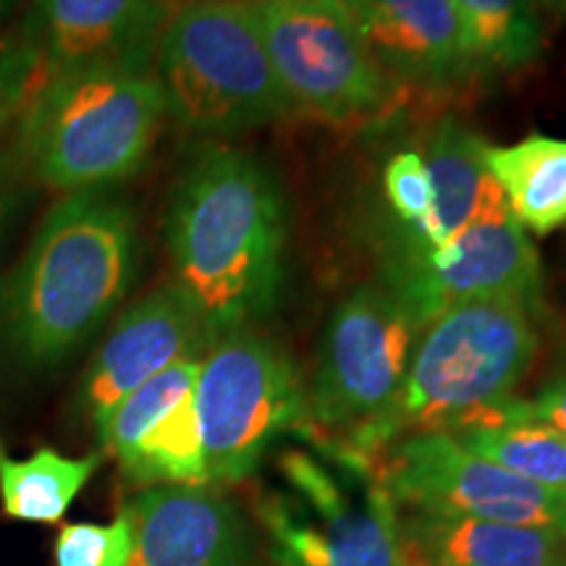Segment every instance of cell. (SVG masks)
I'll return each mask as SVG.
<instances>
[{
    "label": "cell",
    "mask_w": 566,
    "mask_h": 566,
    "mask_svg": "<svg viewBox=\"0 0 566 566\" xmlns=\"http://www.w3.org/2000/svg\"><path fill=\"white\" fill-rule=\"evenodd\" d=\"M485 160L522 229L535 233L564 229L566 139L527 134L516 145L488 147Z\"/></svg>",
    "instance_id": "19"
},
{
    "label": "cell",
    "mask_w": 566,
    "mask_h": 566,
    "mask_svg": "<svg viewBox=\"0 0 566 566\" xmlns=\"http://www.w3.org/2000/svg\"><path fill=\"white\" fill-rule=\"evenodd\" d=\"M250 3H268V0H250Z\"/></svg>",
    "instance_id": "29"
},
{
    "label": "cell",
    "mask_w": 566,
    "mask_h": 566,
    "mask_svg": "<svg viewBox=\"0 0 566 566\" xmlns=\"http://www.w3.org/2000/svg\"><path fill=\"white\" fill-rule=\"evenodd\" d=\"M132 522L122 509L111 525L76 522L63 525L55 537V566H129Z\"/></svg>",
    "instance_id": "23"
},
{
    "label": "cell",
    "mask_w": 566,
    "mask_h": 566,
    "mask_svg": "<svg viewBox=\"0 0 566 566\" xmlns=\"http://www.w3.org/2000/svg\"><path fill=\"white\" fill-rule=\"evenodd\" d=\"M378 475L399 509L472 516L566 537V495L530 483L449 433L407 436L384 451Z\"/></svg>",
    "instance_id": "10"
},
{
    "label": "cell",
    "mask_w": 566,
    "mask_h": 566,
    "mask_svg": "<svg viewBox=\"0 0 566 566\" xmlns=\"http://www.w3.org/2000/svg\"><path fill=\"white\" fill-rule=\"evenodd\" d=\"M535 3H541L543 9H548L554 13H566V0H535Z\"/></svg>",
    "instance_id": "27"
},
{
    "label": "cell",
    "mask_w": 566,
    "mask_h": 566,
    "mask_svg": "<svg viewBox=\"0 0 566 566\" xmlns=\"http://www.w3.org/2000/svg\"><path fill=\"white\" fill-rule=\"evenodd\" d=\"M202 357L179 359L111 409L97 433L129 483L208 485L197 378Z\"/></svg>",
    "instance_id": "12"
},
{
    "label": "cell",
    "mask_w": 566,
    "mask_h": 566,
    "mask_svg": "<svg viewBox=\"0 0 566 566\" xmlns=\"http://www.w3.org/2000/svg\"><path fill=\"white\" fill-rule=\"evenodd\" d=\"M129 566H247L250 533L237 506L208 485H155L122 506Z\"/></svg>",
    "instance_id": "15"
},
{
    "label": "cell",
    "mask_w": 566,
    "mask_h": 566,
    "mask_svg": "<svg viewBox=\"0 0 566 566\" xmlns=\"http://www.w3.org/2000/svg\"><path fill=\"white\" fill-rule=\"evenodd\" d=\"M258 17L294 108L344 124L391 101V76L375 61L344 0H268L258 3Z\"/></svg>",
    "instance_id": "8"
},
{
    "label": "cell",
    "mask_w": 566,
    "mask_h": 566,
    "mask_svg": "<svg viewBox=\"0 0 566 566\" xmlns=\"http://www.w3.org/2000/svg\"><path fill=\"white\" fill-rule=\"evenodd\" d=\"M208 485L242 483L275 438L307 422V396L289 354L250 325L218 336L197 378Z\"/></svg>",
    "instance_id": "7"
},
{
    "label": "cell",
    "mask_w": 566,
    "mask_h": 566,
    "mask_svg": "<svg viewBox=\"0 0 566 566\" xmlns=\"http://www.w3.org/2000/svg\"><path fill=\"white\" fill-rule=\"evenodd\" d=\"M42 82V61L32 42L0 45V132L21 116Z\"/></svg>",
    "instance_id": "25"
},
{
    "label": "cell",
    "mask_w": 566,
    "mask_h": 566,
    "mask_svg": "<svg viewBox=\"0 0 566 566\" xmlns=\"http://www.w3.org/2000/svg\"><path fill=\"white\" fill-rule=\"evenodd\" d=\"M101 457H63L53 449H38L30 459H9L0 451V495L6 514L32 525H55L66 516Z\"/></svg>",
    "instance_id": "20"
},
{
    "label": "cell",
    "mask_w": 566,
    "mask_h": 566,
    "mask_svg": "<svg viewBox=\"0 0 566 566\" xmlns=\"http://www.w3.org/2000/svg\"><path fill=\"white\" fill-rule=\"evenodd\" d=\"M286 233V197L263 160L237 147H208L189 163L168 205L166 242L174 283L212 338L275 307Z\"/></svg>",
    "instance_id": "1"
},
{
    "label": "cell",
    "mask_w": 566,
    "mask_h": 566,
    "mask_svg": "<svg viewBox=\"0 0 566 566\" xmlns=\"http://www.w3.org/2000/svg\"><path fill=\"white\" fill-rule=\"evenodd\" d=\"M537 354L533 310L514 300H475L443 310L420 331L399 401L386 420L346 438L342 454L373 462L420 433L527 422L514 396Z\"/></svg>",
    "instance_id": "2"
},
{
    "label": "cell",
    "mask_w": 566,
    "mask_h": 566,
    "mask_svg": "<svg viewBox=\"0 0 566 566\" xmlns=\"http://www.w3.org/2000/svg\"><path fill=\"white\" fill-rule=\"evenodd\" d=\"M478 66L516 69L541 53L535 0H454Z\"/></svg>",
    "instance_id": "22"
},
{
    "label": "cell",
    "mask_w": 566,
    "mask_h": 566,
    "mask_svg": "<svg viewBox=\"0 0 566 566\" xmlns=\"http://www.w3.org/2000/svg\"><path fill=\"white\" fill-rule=\"evenodd\" d=\"M212 334L176 283L134 302L118 317L90 367L84 401L95 428L118 401L179 359L210 349Z\"/></svg>",
    "instance_id": "13"
},
{
    "label": "cell",
    "mask_w": 566,
    "mask_h": 566,
    "mask_svg": "<svg viewBox=\"0 0 566 566\" xmlns=\"http://www.w3.org/2000/svg\"><path fill=\"white\" fill-rule=\"evenodd\" d=\"M342 470L289 451L281 457L286 493L260 501V520L281 566H405L399 504L373 462L336 454Z\"/></svg>",
    "instance_id": "6"
},
{
    "label": "cell",
    "mask_w": 566,
    "mask_h": 566,
    "mask_svg": "<svg viewBox=\"0 0 566 566\" xmlns=\"http://www.w3.org/2000/svg\"><path fill=\"white\" fill-rule=\"evenodd\" d=\"M488 145L459 118H443L430 132L424 166L433 184V208L420 229L405 237V247L433 250L454 239L472 221L509 210L501 187L485 160Z\"/></svg>",
    "instance_id": "18"
},
{
    "label": "cell",
    "mask_w": 566,
    "mask_h": 566,
    "mask_svg": "<svg viewBox=\"0 0 566 566\" xmlns=\"http://www.w3.org/2000/svg\"><path fill=\"white\" fill-rule=\"evenodd\" d=\"M388 76L449 87L480 69L454 0H344Z\"/></svg>",
    "instance_id": "16"
},
{
    "label": "cell",
    "mask_w": 566,
    "mask_h": 566,
    "mask_svg": "<svg viewBox=\"0 0 566 566\" xmlns=\"http://www.w3.org/2000/svg\"><path fill=\"white\" fill-rule=\"evenodd\" d=\"M386 289L420 331L462 302L514 300L535 310L543 294L541 258L512 210H504L478 218L433 250L401 244L388 263Z\"/></svg>",
    "instance_id": "11"
},
{
    "label": "cell",
    "mask_w": 566,
    "mask_h": 566,
    "mask_svg": "<svg viewBox=\"0 0 566 566\" xmlns=\"http://www.w3.org/2000/svg\"><path fill=\"white\" fill-rule=\"evenodd\" d=\"M9 210H11V200L0 192V231H3L6 221H9Z\"/></svg>",
    "instance_id": "28"
},
{
    "label": "cell",
    "mask_w": 566,
    "mask_h": 566,
    "mask_svg": "<svg viewBox=\"0 0 566 566\" xmlns=\"http://www.w3.org/2000/svg\"><path fill=\"white\" fill-rule=\"evenodd\" d=\"M420 325L384 286H359L325 325L307 417L357 433L386 420L407 384Z\"/></svg>",
    "instance_id": "9"
},
{
    "label": "cell",
    "mask_w": 566,
    "mask_h": 566,
    "mask_svg": "<svg viewBox=\"0 0 566 566\" xmlns=\"http://www.w3.org/2000/svg\"><path fill=\"white\" fill-rule=\"evenodd\" d=\"M166 0H34L42 80L101 66L155 69Z\"/></svg>",
    "instance_id": "14"
},
{
    "label": "cell",
    "mask_w": 566,
    "mask_h": 566,
    "mask_svg": "<svg viewBox=\"0 0 566 566\" xmlns=\"http://www.w3.org/2000/svg\"><path fill=\"white\" fill-rule=\"evenodd\" d=\"M386 200L401 223L417 231L433 208V184L420 153L405 150L388 160L384 174Z\"/></svg>",
    "instance_id": "24"
},
{
    "label": "cell",
    "mask_w": 566,
    "mask_h": 566,
    "mask_svg": "<svg viewBox=\"0 0 566 566\" xmlns=\"http://www.w3.org/2000/svg\"><path fill=\"white\" fill-rule=\"evenodd\" d=\"M405 566H566V537L472 516L399 509Z\"/></svg>",
    "instance_id": "17"
},
{
    "label": "cell",
    "mask_w": 566,
    "mask_h": 566,
    "mask_svg": "<svg viewBox=\"0 0 566 566\" xmlns=\"http://www.w3.org/2000/svg\"><path fill=\"white\" fill-rule=\"evenodd\" d=\"M454 438L464 449L491 459L530 483L566 495V436L527 420L499 428H470Z\"/></svg>",
    "instance_id": "21"
},
{
    "label": "cell",
    "mask_w": 566,
    "mask_h": 566,
    "mask_svg": "<svg viewBox=\"0 0 566 566\" xmlns=\"http://www.w3.org/2000/svg\"><path fill=\"white\" fill-rule=\"evenodd\" d=\"M530 415L535 422L548 424L566 436V365L551 384L543 386L535 401H530Z\"/></svg>",
    "instance_id": "26"
},
{
    "label": "cell",
    "mask_w": 566,
    "mask_h": 566,
    "mask_svg": "<svg viewBox=\"0 0 566 566\" xmlns=\"http://www.w3.org/2000/svg\"><path fill=\"white\" fill-rule=\"evenodd\" d=\"M155 76L168 116L195 134L260 129L294 111L250 0H189L176 9L160 32Z\"/></svg>",
    "instance_id": "5"
},
{
    "label": "cell",
    "mask_w": 566,
    "mask_h": 566,
    "mask_svg": "<svg viewBox=\"0 0 566 566\" xmlns=\"http://www.w3.org/2000/svg\"><path fill=\"white\" fill-rule=\"evenodd\" d=\"M0 3H3V0H0Z\"/></svg>",
    "instance_id": "30"
},
{
    "label": "cell",
    "mask_w": 566,
    "mask_h": 566,
    "mask_svg": "<svg viewBox=\"0 0 566 566\" xmlns=\"http://www.w3.org/2000/svg\"><path fill=\"white\" fill-rule=\"evenodd\" d=\"M137 221L103 192L66 195L6 281L3 323L27 363L51 365L118 307L134 275Z\"/></svg>",
    "instance_id": "3"
},
{
    "label": "cell",
    "mask_w": 566,
    "mask_h": 566,
    "mask_svg": "<svg viewBox=\"0 0 566 566\" xmlns=\"http://www.w3.org/2000/svg\"><path fill=\"white\" fill-rule=\"evenodd\" d=\"M166 116L155 69H82L40 82L24 108L21 139L45 187L101 192L145 166Z\"/></svg>",
    "instance_id": "4"
}]
</instances>
